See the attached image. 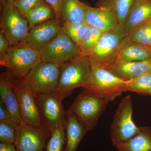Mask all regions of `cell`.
I'll return each instance as SVG.
<instances>
[{
    "label": "cell",
    "mask_w": 151,
    "mask_h": 151,
    "mask_svg": "<svg viewBox=\"0 0 151 151\" xmlns=\"http://www.w3.org/2000/svg\"><path fill=\"white\" fill-rule=\"evenodd\" d=\"M116 98L84 89L68 111L75 116L87 133L95 128L108 105Z\"/></svg>",
    "instance_id": "obj_1"
},
{
    "label": "cell",
    "mask_w": 151,
    "mask_h": 151,
    "mask_svg": "<svg viewBox=\"0 0 151 151\" xmlns=\"http://www.w3.org/2000/svg\"><path fill=\"white\" fill-rule=\"evenodd\" d=\"M59 81L54 93L63 99L78 87L89 85L91 78V65L88 57H78L61 65Z\"/></svg>",
    "instance_id": "obj_2"
},
{
    "label": "cell",
    "mask_w": 151,
    "mask_h": 151,
    "mask_svg": "<svg viewBox=\"0 0 151 151\" xmlns=\"http://www.w3.org/2000/svg\"><path fill=\"white\" fill-rule=\"evenodd\" d=\"M7 71L16 96L22 122L32 127L43 129L36 97L26 83L24 77L12 75Z\"/></svg>",
    "instance_id": "obj_3"
},
{
    "label": "cell",
    "mask_w": 151,
    "mask_h": 151,
    "mask_svg": "<svg viewBox=\"0 0 151 151\" xmlns=\"http://www.w3.org/2000/svg\"><path fill=\"white\" fill-rule=\"evenodd\" d=\"M61 67V65L42 60L25 76V81L35 96L52 94L57 87Z\"/></svg>",
    "instance_id": "obj_4"
},
{
    "label": "cell",
    "mask_w": 151,
    "mask_h": 151,
    "mask_svg": "<svg viewBox=\"0 0 151 151\" xmlns=\"http://www.w3.org/2000/svg\"><path fill=\"white\" fill-rule=\"evenodd\" d=\"M128 35L125 27L120 24L103 32L94 51L88 57L90 63L104 68L114 62L119 46Z\"/></svg>",
    "instance_id": "obj_5"
},
{
    "label": "cell",
    "mask_w": 151,
    "mask_h": 151,
    "mask_svg": "<svg viewBox=\"0 0 151 151\" xmlns=\"http://www.w3.org/2000/svg\"><path fill=\"white\" fill-rule=\"evenodd\" d=\"M42 60L39 52L24 43L10 47L0 64L12 75L24 77L30 70Z\"/></svg>",
    "instance_id": "obj_6"
},
{
    "label": "cell",
    "mask_w": 151,
    "mask_h": 151,
    "mask_svg": "<svg viewBox=\"0 0 151 151\" xmlns=\"http://www.w3.org/2000/svg\"><path fill=\"white\" fill-rule=\"evenodd\" d=\"M139 132L133 119V103L131 95L121 100L113 118L110 129L113 143L124 142L137 135Z\"/></svg>",
    "instance_id": "obj_7"
},
{
    "label": "cell",
    "mask_w": 151,
    "mask_h": 151,
    "mask_svg": "<svg viewBox=\"0 0 151 151\" xmlns=\"http://www.w3.org/2000/svg\"><path fill=\"white\" fill-rule=\"evenodd\" d=\"M1 30L8 40L10 47L22 43L29 33L28 22L13 4L1 1Z\"/></svg>",
    "instance_id": "obj_8"
},
{
    "label": "cell",
    "mask_w": 151,
    "mask_h": 151,
    "mask_svg": "<svg viewBox=\"0 0 151 151\" xmlns=\"http://www.w3.org/2000/svg\"><path fill=\"white\" fill-rule=\"evenodd\" d=\"M36 97L43 129L51 135L57 127L65 124L66 111L63 105V99L54 92Z\"/></svg>",
    "instance_id": "obj_9"
},
{
    "label": "cell",
    "mask_w": 151,
    "mask_h": 151,
    "mask_svg": "<svg viewBox=\"0 0 151 151\" xmlns=\"http://www.w3.org/2000/svg\"><path fill=\"white\" fill-rule=\"evenodd\" d=\"M40 53L43 61L59 65L81 56L79 46L62 26L59 34Z\"/></svg>",
    "instance_id": "obj_10"
},
{
    "label": "cell",
    "mask_w": 151,
    "mask_h": 151,
    "mask_svg": "<svg viewBox=\"0 0 151 151\" xmlns=\"http://www.w3.org/2000/svg\"><path fill=\"white\" fill-rule=\"evenodd\" d=\"M90 63L91 80L89 85L84 89L116 98L126 92L125 81L105 68Z\"/></svg>",
    "instance_id": "obj_11"
},
{
    "label": "cell",
    "mask_w": 151,
    "mask_h": 151,
    "mask_svg": "<svg viewBox=\"0 0 151 151\" xmlns=\"http://www.w3.org/2000/svg\"><path fill=\"white\" fill-rule=\"evenodd\" d=\"M51 135L24 122L18 124L14 145L17 151H44Z\"/></svg>",
    "instance_id": "obj_12"
},
{
    "label": "cell",
    "mask_w": 151,
    "mask_h": 151,
    "mask_svg": "<svg viewBox=\"0 0 151 151\" xmlns=\"http://www.w3.org/2000/svg\"><path fill=\"white\" fill-rule=\"evenodd\" d=\"M62 28L60 19L55 17L30 29L25 44L40 52L59 34Z\"/></svg>",
    "instance_id": "obj_13"
},
{
    "label": "cell",
    "mask_w": 151,
    "mask_h": 151,
    "mask_svg": "<svg viewBox=\"0 0 151 151\" xmlns=\"http://www.w3.org/2000/svg\"><path fill=\"white\" fill-rule=\"evenodd\" d=\"M104 68L124 81H130L151 71V59L141 61L116 59Z\"/></svg>",
    "instance_id": "obj_14"
},
{
    "label": "cell",
    "mask_w": 151,
    "mask_h": 151,
    "mask_svg": "<svg viewBox=\"0 0 151 151\" xmlns=\"http://www.w3.org/2000/svg\"><path fill=\"white\" fill-rule=\"evenodd\" d=\"M84 22L89 26L96 28L103 32L112 29L119 24L116 16L110 9L92 7L87 5Z\"/></svg>",
    "instance_id": "obj_15"
},
{
    "label": "cell",
    "mask_w": 151,
    "mask_h": 151,
    "mask_svg": "<svg viewBox=\"0 0 151 151\" xmlns=\"http://www.w3.org/2000/svg\"><path fill=\"white\" fill-rule=\"evenodd\" d=\"M116 59L127 61L148 60L151 59V48L132 40L128 35L119 47Z\"/></svg>",
    "instance_id": "obj_16"
},
{
    "label": "cell",
    "mask_w": 151,
    "mask_h": 151,
    "mask_svg": "<svg viewBox=\"0 0 151 151\" xmlns=\"http://www.w3.org/2000/svg\"><path fill=\"white\" fill-rule=\"evenodd\" d=\"M1 101L8 108L12 119L18 124L22 122L16 96L11 84L7 71L1 74L0 78Z\"/></svg>",
    "instance_id": "obj_17"
},
{
    "label": "cell",
    "mask_w": 151,
    "mask_h": 151,
    "mask_svg": "<svg viewBox=\"0 0 151 151\" xmlns=\"http://www.w3.org/2000/svg\"><path fill=\"white\" fill-rule=\"evenodd\" d=\"M84 127L68 110L65 122V141L63 151H76L86 134Z\"/></svg>",
    "instance_id": "obj_18"
},
{
    "label": "cell",
    "mask_w": 151,
    "mask_h": 151,
    "mask_svg": "<svg viewBox=\"0 0 151 151\" xmlns=\"http://www.w3.org/2000/svg\"><path fill=\"white\" fill-rule=\"evenodd\" d=\"M113 145L118 151H151V128L139 127L138 134L129 140Z\"/></svg>",
    "instance_id": "obj_19"
},
{
    "label": "cell",
    "mask_w": 151,
    "mask_h": 151,
    "mask_svg": "<svg viewBox=\"0 0 151 151\" xmlns=\"http://www.w3.org/2000/svg\"><path fill=\"white\" fill-rule=\"evenodd\" d=\"M151 19V0H135L125 22L129 32L136 26Z\"/></svg>",
    "instance_id": "obj_20"
},
{
    "label": "cell",
    "mask_w": 151,
    "mask_h": 151,
    "mask_svg": "<svg viewBox=\"0 0 151 151\" xmlns=\"http://www.w3.org/2000/svg\"><path fill=\"white\" fill-rule=\"evenodd\" d=\"M86 6L79 0H63L60 19L63 22H84Z\"/></svg>",
    "instance_id": "obj_21"
},
{
    "label": "cell",
    "mask_w": 151,
    "mask_h": 151,
    "mask_svg": "<svg viewBox=\"0 0 151 151\" xmlns=\"http://www.w3.org/2000/svg\"><path fill=\"white\" fill-rule=\"evenodd\" d=\"M135 0H98L97 7L109 9L113 12L119 24L124 26L126 19Z\"/></svg>",
    "instance_id": "obj_22"
},
{
    "label": "cell",
    "mask_w": 151,
    "mask_h": 151,
    "mask_svg": "<svg viewBox=\"0 0 151 151\" xmlns=\"http://www.w3.org/2000/svg\"><path fill=\"white\" fill-rule=\"evenodd\" d=\"M56 17L54 10L45 1L32 9L24 16L30 29Z\"/></svg>",
    "instance_id": "obj_23"
},
{
    "label": "cell",
    "mask_w": 151,
    "mask_h": 151,
    "mask_svg": "<svg viewBox=\"0 0 151 151\" xmlns=\"http://www.w3.org/2000/svg\"><path fill=\"white\" fill-rule=\"evenodd\" d=\"M103 32L96 28L89 26L79 45L81 57H89L97 46Z\"/></svg>",
    "instance_id": "obj_24"
},
{
    "label": "cell",
    "mask_w": 151,
    "mask_h": 151,
    "mask_svg": "<svg viewBox=\"0 0 151 151\" xmlns=\"http://www.w3.org/2000/svg\"><path fill=\"white\" fill-rule=\"evenodd\" d=\"M125 92L151 95V70L130 81H125Z\"/></svg>",
    "instance_id": "obj_25"
},
{
    "label": "cell",
    "mask_w": 151,
    "mask_h": 151,
    "mask_svg": "<svg viewBox=\"0 0 151 151\" xmlns=\"http://www.w3.org/2000/svg\"><path fill=\"white\" fill-rule=\"evenodd\" d=\"M128 36L134 42L151 48V19L133 27Z\"/></svg>",
    "instance_id": "obj_26"
},
{
    "label": "cell",
    "mask_w": 151,
    "mask_h": 151,
    "mask_svg": "<svg viewBox=\"0 0 151 151\" xmlns=\"http://www.w3.org/2000/svg\"><path fill=\"white\" fill-rule=\"evenodd\" d=\"M65 141V124L60 125L52 133L44 151H63Z\"/></svg>",
    "instance_id": "obj_27"
},
{
    "label": "cell",
    "mask_w": 151,
    "mask_h": 151,
    "mask_svg": "<svg viewBox=\"0 0 151 151\" xmlns=\"http://www.w3.org/2000/svg\"><path fill=\"white\" fill-rule=\"evenodd\" d=\"M62 26L71 39L79 45L89 26L84 22L80 23L63 22Z\"/></svg>",
    "instance_id": "obj_28"
},
{
    "label": "cell",
    "mask_w": 151,
    "mask_h": 151,
    "mask_svg": "<svg viewBox=\"0 0 151 151\" xmlns=\"http://www.w3.org/2000/svg\"><path fill=\"white\" fill-rule=\"evenodd\" d=\"M18 124L13 119L0 121V141L1 143L14 144Z\"/></svg>",
    "instance_id": "obj_29"
},
{
    "label": "cell",
    "mask_w": 151,
    "mask_h": 151,
    "mask_svg": "<svg viewBox=\"0 0 151 151\" xmlns=\"http://www.w3.org/2000/svg\"><path fill=\"white\" fill-rule=\"evenodd\" d=\"M44 0H14V5L24 17L27 14Z\"/></svg>",
    "instance_id": "obj_30"
},
{
    "label": "cell",
    "mask_w": 151,
    "mask_h": 151,
    "mask_svg": "<svg viewBox=\"0 0 151 151\" xmlns=\"http://www.w3.org/2000/svg\"><path fill=\"white\" fill-rule=\"evenodd\" d=\"M10 47L9 42L2 30L0 31V60L4 58Z\"/></svg>",
    "instance_id": "obj_31"
},
{
    "label": "cell",
    "mask_w": 151,
    "mask_h": 151,
    "mask_svg": "<svg viewBox=\"0 0 151 151\" xmlns=\"http://www.w3.org/2000/svg\"><path fill=\"white\" fill-rule=\"evenodd\" d=\"M54 10L56 17L60 16V9L63 0H44Z\"/></svg>",
    "instance_id": "obj_32"
},
{
    "label": "cell",
    "mask_w": 151,
    "mask_h": 151,
    "mask_svg": "<svg viewBox=\"0 0 151 151\" xmlns=\"http://www.w3.org/2000/svg\"><path fill=\"white\" fill-rule=\"evenodd\" d=\"M12 119L8 108L1 101H0V121Z\"/></svg>",
    "instance_id": "obj_33"
},
{
    "label": "cell",
    "mask_w": 151,
    "mask_h": 151,
    "mask_svg": "<svg viewBox=\"0 0 151 151\" xmlns=\"http://www.w3.org/2000/svg\"><path fill=\"white\" fill-rule=\"evenodd\" d=\"M0 151H17L14 144L0 143Z\"/></svg>",
    "instance_id": "obj_34"
},
{
    "label": "cell",
    "mask_w": 151,
    "mask_h": 151,
    "mask_svg": "<svg viewBox=\"0 0 151 151\" xmlns=\"http://www.w3.org/2000/svg\"><path fill=\"white\" fill-rule=\"evenodd\" d=\"M14 0H1L2 2L8 3L9 4H13Z\"/></svg>",
    "instance_id": "obj_35"
},
{
    "label": "cell",
    "mask_w": 151,
    "mask_h": 151,
    "mask_svg": "<svg viewBox=\"0 0 151 151\" xmlns=\"http://www.w3.org/2000/svg\"></svg>",
    "instance_id": "obj_36"
}]
</instances>
